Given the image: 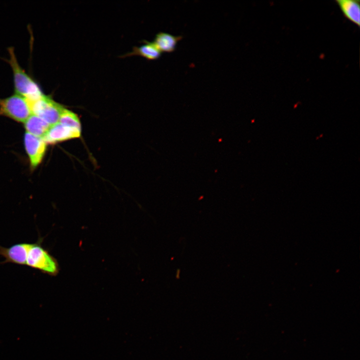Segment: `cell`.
Instances as JSON below:
<instances>
[{
  "label": "cell",
  "instance_id": "6da1fadb",
  "mask_svg": "<svg viewBox=\"0 0 360 360\" xmlns=\"http://www.w3.org/2000/svg\"><path fill=\"white\" fill-rule=\"evenodd\" d=\"M8 58L3 60L10 65L12 70L14 93L22 96L28 102L40 98L44 94L40 86L20 64L14 48L8 47Z\"/></svg>",
  "mask_w": 360,
  "mask_h": 360
},
{
  "label": "cell",
  "instance_id": "ba28073f",
  "mask_svg": "<svg viewBox=\"0 0 360 360\" xmlns=\"http://www.w3.org/2000/svg\"><path fill=\"white\" fill-rule=\"evenodd\" d=\"M336 2L344 16L350 22L360 26V1L358 0H336Z\"/></svg>",
  "mask_w": 360,
  "mask_h": 360
},
{
  "label": "cell",
  "instance_id": "7c38bea8",
  "mask_svg": "<svg viewBox=\"0 0 360 360\" xmlns=\"http://www.w3.org/2000/svg\"><path fill=\"white\" fill-rule=\"evenodd\" d=\"M58 122L69 127L81 130L80 122L78 116L72 111L64 108Z\"/></svg>",
  "mask_w": 360,
  "mask_h": 360
},
{
  "label": "cell",
  "instance_id": "9c48e42d",
  "mask_svg": "<svg viewBox=\"0 0 360 360\" xmlns=\"http://www.w3.org/2000/svg\"><path fill=\"white\" fill-rule=\"evenodd\" d=\"M24 123L26 132L42 138L51 126L42 118L34 114H31Z\"/></svg>",
  "mask_w": 360,
  "mask_h": 360
},
{
  "label": "cell",
  "instance_id": "7a4b0ae2",
  "mask_svg": "<svg viewBox=\"0 0 360 360\" xmlns=\"http://www.w3.org/2000/svg\"><path fill=\"white\" fill-rule=\"evenodd\" d=\"M44 238L39 237L28 250L26 265L50 276H56L60 270L57 260L42 246Z\"/></svg>",
  "mask_w": 360,
  "mask_h": 360
},
{
  "label": "cell",
  "instance_id": "52a82bcc",
  "mask_svg": "<svg viewBox=\"0 0 360 360\" xmlns=\"http://www.w3.org/2000/svg\"><path fill=\"white\" fill-rule=\"evenodd\" d=\"M80 132L81 130L69 127L58 122L50 128L42 138L47 144H53L78 138L80 136Z\"/></svg>",
  "mask_w": 360,
  "mask_h": 360
},
{
  "label": "cell",
  "instance_id": "3957f363",
  "mask_svg": "<svg viewBox=\"0 0 360 360\" xmlns=\"http://www.w3.org/2000/svg\"><path fill=\"white\" fill-rule=\"evenodd\" d=\"M32 114L26 98L16 93L0 98V116L10 118L18 122H24Z\"/></svg>",
  "mask_w": 360,
  "mask_h": 360
},
{
  "label": "cell",
  "instance_id": "5b68a950",
  "mask_svg": "<svg viewBox=\"0 0 360 360\" xmlns=\"http://www.w3.org/2000/svg\"><path fill=\"white\" fill-rule=\"evenodd\" d=\"M24 145L30 168L34 169L41 163L44 158L47 144L42 138L26 132L24 136Z\"/></svg>",
  "mask_w": 360,
  "mask_h": 360
},
{
  "label": "cell",
  "instance_id": "277c9868",
  "mask_svg": "<svg viewBox=\"0 0 360 360\" xmlns=\"http://www.w3.org/2000/svg\"><path fill=\"white\" fill-rule=\"evenodd\" d=\"M28 102L32 114L40 117L50 126L58 122L60 115L65 108L50 96L45 94L36 100Z\"/></svg>",
  "mask_w": 360,
  "mask_h": 360
},
{
  "label": "cell",
  "instance_id": "8992f818",
  "mask_svg": "<svg viewBox=\"0 0 360 360\" xmlns=\"http://www.w3.org/2000/svg\"><path fill=\"white\" fill-rule=\"evenodd\" d=\"M32 244L28 242L18 243L8 248L0 246V256L4 258V260L0 262V264L10 262L26 266L28 254Z\"/></svg>",
  "mask_w": 360,
  "mask_h": 360
},
{
  "label": "cell",
  "instance_id": "30bf717a",
  "mask_svg": "<svg viewBox=\"0 0 360 360\" xmlns=\"http://www.w3.org/2000/svg\"><path fill=\"white\" fill-rule=\"evenodd\" d=\"M182 38V36L160 32L156 35L153 43L161 52H171L175 50L178 42Z\"/></svg>",
  "mask_w": 360,
  "mask_h": 360
},
{
  "label": "cell",
  "instance_id": "8fae6325",
  "mask_svg": "<svg viewBox=\"0 0 360 360\" xmlns=\"http://www.w3.org/2000/svg\"><path fill=\"white\" fill-rule=\"evenodd\" d=\"M161 52L153 42H146L145 44L140 46L134 48L132 52L125 54L124 56L136 55L142 56L149 60H154L158 58Z\"/></svg>",
  "mask_w": 360,
  "mask_h": 360
}]
</instances>
